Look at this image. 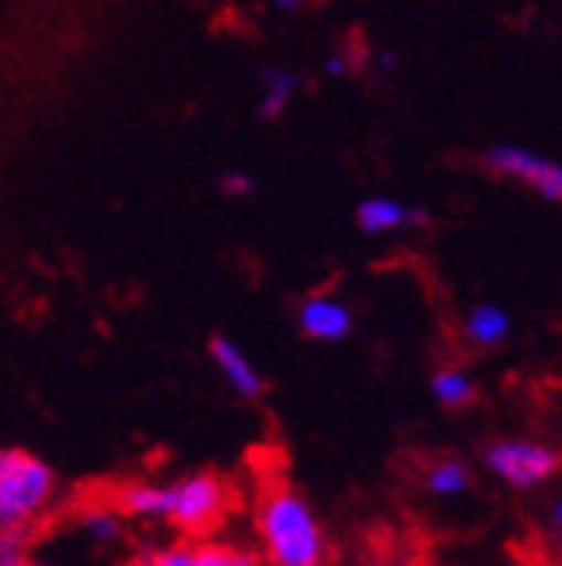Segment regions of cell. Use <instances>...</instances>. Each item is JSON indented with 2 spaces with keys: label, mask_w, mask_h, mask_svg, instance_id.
Here are the masks:
<instances>
[{
  "label": "cell",
  "mask_w": 562,
  "mask_h": 566,
  "mask_svg": "<svg viewBox=\"0 0 562 566\" xmlns=\"http://www.w3.org/2000/svg\"><path fill=\"white\" fill-rule=\"evenodd\" d=\"M232 488L229 480L204 470V473H190L177 484L166 488V522H173L187 539H208L214 535L224 518L232 512Z\"/></svg>",
  "instance_id": "3957f363"
},
{
  "label": "cell",
  "mask_w": 562,
  "mask_h": 566,
  "mask_svg": "<svg viewBox=\"0 0 562 566\" xmlns=\"http://www.w3.org/2000/svg\"><path fill=\"white\" fill-rule=\"evenodd\" d=\"M325 73L328 76H349V73H356V63L349 60L346 52H331L328 63H325Z\"/></svg>",
  "instance_id": "ac0fdd59"
},
{
  "label": "cell",
  "mask_w": 562,
  "mask_h": 566,
  "mask_svg": "<svg viewBox=\"0 0 562 566\" xmlns=\"http://www.w3.org/2000/svg\"><path fill=\"white\" fill-rule=\"evenodd\" d=\"M269 4L276 8V11H300L307 0H269Z\"/></svg>",
  "instance_id": "d6986e66"
},
{
  "label": "cell",
  "mask_w": 562,
  "mask_h": 566,
  "mask_svg": "<svg viewBox=\"0 0 562 566\" xmlns=\"http://www.w3.org/2000/svg\"><path fill=\"white\" fill-rule=\"evenodd\" d=\"M259 122H276L287 115V107L294 104L300 91V73L290 66H263L259 70Z\"/></svg>",
  "instance_id": "30bf717a"
},
{
  "label": "cell",
  "mask_w": 562,
  "mask_h": 566,
  "mask_svg": "<svg viewBox=\"0 0 562 566\" xmlns=\"http://www.w3.org/2000/svg\"><path fill=\"white\" fill-rule=\"evenodd\" d=\"M259 532L276 566H321L325 535L307 501L290 484H269L259 497Z\"/></svg>",
  "instance_id": "6da1fadb"
},
{
  "label": "cell",
  "mask_w": 562,
  "mask_h": 566,
  "mask_svg": "<svg viewBox=\"0 0 562 566\" xmlns=\"http://www.w3.org/2000/svg\"><path fill=\"white\" fill-rule=\"evenodd\" d=\"M104 504L115 507L118 515H131V518H166V488L131 480V484H118L110 491Z\"/></svg>",
  "instance_id": "8fae6325"
},
{
  "label": "cell",
  "mask_w": 562,
  "mask_h": 566,
  "mask_svg": "<svg viewBox=\"0 0 562 566\" xmlns=\"http://www.w3.org/2000/svg\"><path fill=\"white\" fill-rule=\"evenodd\" d=\"M193 566H256V559L229 546L201 543V546H193Z\"/></svg>",
  "instance_id": "5bb4252c"
},
{
  "label": "cell",
  "mask_w": 562,
  "mask_h": 566,
  "mask_svg": "<svg viewBox=\"0 0 562 566\" xmlns=\"http://www.w3.org/2000/svg\"><path fill=\"white\" fill-rule=\"evenodd\" d=\"M83 525L91 528V535H94L97 543H110L121 532L118 512H115V507H107V504L87 507V512H83Z\"/></svg>",
  "instance_id": "2e32d148"
},
{
  "label": "cell",
  "mask_w": 562,
  "mask_h": 566,
  "mask_svg": "<svg viewBox=\"0 0 562 566\" xmlns=\"http://www.w3.org/2000/svg\"><path fill=\"white\" fill-rule=\"evenodd\" d=\"M24 566H45V563H35V559H24Z\"/></svg>",
  "instance_id": "7402d4cb"
},
{
  "label": "cell",
  "mask_w": 562,
  "mask_h": 566,
  "mask_svg": "<svg viewBox=\"0 0 562 566\" xmlns=\"http://www.w3.org/2000/svg\"><path fill=\"white\" fill-rule=\"evenodd\" d=\"M28 543H32V525L0 532V566H24Z\"/></svg>",
  "instance_id": "9a60e30c"
},
{
  "label": "cell",
  "mask_w": 562,
  "mask_h": 566,
  "mask_svg": "<svg viewBox=\"0 0 562 566\" xmlns=\"http://www.w3.org/2000/svg\"><path fill=\"white\" fill-rule=\"evenodd\" d=\"M484 463L511 488H539L559 470V449L531 439H500L484 449Z\"/></svg>",
  "instance_id": "5b68a950"
},
{
  "label": "cell",
  "mask_w": 562,
  "mask_h": 566,
  "mask_svg": "<svg viewBox=\"0 0 562 566\" xmlns=\"http://www.w3.org/2000/svg\"><path fill=\"white\" fill-rule=\"evenodd\" d=\"M432 394L435 401L448 411L469 408L476 401V384L466 370H456V366H442V370L432 374Z\"/></svg>",
  "instance_id": "7c38bea8"
},
{
  "label": "cell",
  "mask_w": 562,
  "mask_h": 566,
  "mask_svg": "<svg viewBox=\"0 0 562 566\" xmlns=\"http://www.w3.org/2000/svg\"><path fill=\"white\" fill-rule=\"evenodd\" d=\"M386 566H414V563H404V559H393V563H386Z\"/></svg>",
  "instance_id": "44dd1931"
},
{
  "label": "cell",
  "mask_w": 562,
  "mask_h": 566,
  "mask_svg": "<svg viewBox=\"0 0 562 566\" xmlns=\"http://www.w3.org/2000/svg\"><path fill=\"white\" fill-rule=\"evenodd\" d=\"M218 190L224 197H248L252 190H256V177L245 174V169H224V174L218 177Z\"/></svg>",
  "instance_id": "e0dca14e"
},
{
  "label": "cell",
  "mask_w": 562,
  "mask_h": 566,
  "mask_svg": "<svg viewBox=\"0 0 562 566\" xmlns=\"http://www.w3.org/2000/svg\"><path fill=\"white\" fill-rule=\"evenodd\" d=\"M480 166L490 177L531 187L545 205L562 201V166L542 153H531L524 146H511V142H497V146H487L480 153Z\"/></svg>",
  "instance_id": "277c9868"
},
{
  "label": "cell",
  "mask_w": 562,
  "mask_h": 566,
  "mask_svg": "<svg viewBox=\"0 0 562 566\" xmlns=\"http://www.w3.org/2000/svg\"><path fill=\"white\" fill-rule=\"evenodd\" d=\"M208 353H211V359H214V366L221 370V377L229 380L242 398H259V394L266 390V380H263V374L252 366V359L238 349V343L235 338H229V335H211V343H208Z\"/></svg>",
  "instance_id": "ba28073f"
},
{
  "label": "cell",
  "mask_w": 562,
  "mask_h": 566,
  "mask_svg": "<svg viewBox=\"0 0 562 566\" xmlns=\"http://www.w3.org/2000/svg\"><path fill=\"white\" fill-rule=\"evenodd\" d=\"M393 66H397V55H393V52H383V55H380V70L390 73Z\"/></svg>",
  "instance_id": "ffe728a7"
},
{
  "label": "cell",
  "mask_w": 562,
  "mask_h": 566,
  "mask_svg": "<svg viewBox=\"0 0 562 566\" xmlns=\"http://www.w3.org/2000/svg\"><path fill=\"white\" fill-rule=\"evenodd\" d=\"M55 494V473L28 449H0V532L32 525Z\"/></svg>",
  "instance_id": "7a4b0ae2"
},
{
  "label": "cell",
  "mask_w": 562,
  "mask_h": 566,
  "mask_svg": "<svg viewBox=\"0 0 562 566\" xmlns=\"http://www.w3.org/2000/svg\"><path fill=\"white\" fill-rule=\"evenodd\" d=\"M356 224L362 235H393L407 229H428L432 211L421 205H407L401 197H367L356 208Z\"/></svg>",
  "instance_id": "8992f818"
},
{
  "label": "cell",
  "mask_w": 562,
  "mask_h": 566,
  "mask_svg": "<svg viewBox=\"0 0 562 566\" xmlns=\"http://www.w3.org/2000/svg\"><path fill=\"white\" fill-rule=\"evenodd\" d=\"M425 484L435 494H463L469 488V470H466V463L445 457V460H438V463L428 467Z\"/></svg>",
  "instance_id": "4fadbf2b"
},
{
  "label": "cell",
  "mask_w": 562,
  "mask_h": 566,
  "mask_svg": "<svg viewBox=\"0 0 562 566\" xmlns=\"http://www.w3.org/2000/svg\"><path fill=\"white\" fill-rule=\"evenodd\" d=\"M297 328L311 343H342L356 328V315L342 297L315 294L297 307Z\"/></svg>",
  "instance_id": "52a82bcc"
},
{
  "label": "cell",
  "mask_w": 562,
  "mask_h": 566,
  "mask_svg": "<svg viewBox=\"0 0 562 566\" xmlns=\"http://www.w3.org/2000/svg\"><path fill=\"white\" fill-rule=\"evenodd\" d=\"M515 322L508 315V307H500V304H473L469 307V315L463 322V335H466V343L476 346V349H494L500 343H508V335H511Z\"/></svg>",
  "instance_id": "9c48e42d"
}]
</instances>
